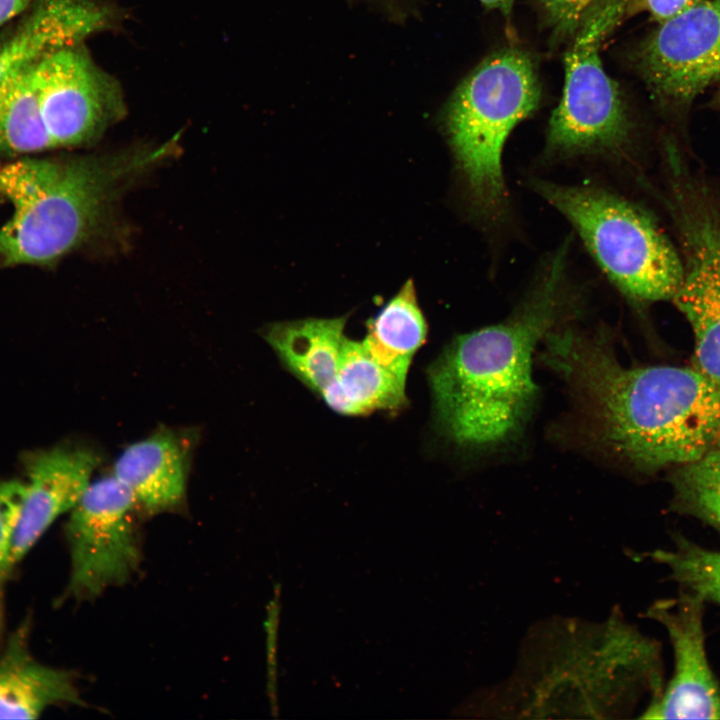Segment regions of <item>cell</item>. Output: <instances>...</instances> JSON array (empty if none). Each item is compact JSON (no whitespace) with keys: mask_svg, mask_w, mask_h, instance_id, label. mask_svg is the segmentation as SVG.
I'll list each match as a JSON object with an SVG mask.
<instances>
[{"mask_svg":"<svg viewBox=\"0 0 720 720\" xmlns=\"http://www.w3.org/2000/svg\"><path fill=\"white\" fill-rule=\"evenodd\" d=\"M37 63L0 80L2 152L23 154L53 148L40 111L36 81Z\"/></svg>","mask_w":720,"mask_h":720,"instance_id":"19","label":"cell"},{"mask_svg":"<svg viewBox=\"0 0 720 720\" xmlns=\"http://www.w3.org/2000/svg\"><path fill=\"white\" fill-rule=\"evenodd\" d=\"M486 8L497 10L509 22L515 0H479Z\"/></svg>","mask_w":720,"mask_h":720,"instance_id":"26","label":"cell"},{"mask_svg":"<svg viewBox=\"0 0 720 720\" xmlns=\"http://www.w3.org/2000/svg\"><path fill=\"white\" fill-rule=\"evenodd\" d=\"M137 503L113 474L90 482L69 512L68 596L88 599L127 582L139 568Z\"/></svg>","mask_w":720,"mask_h":720,"instance_id":"8","label":"cell"},{"mask_svg":"<svg viewBox=\"0 0 720 720\" xmlns=\"http://www.w3.org/2000/svg\"><path fill=\"white\" fill-rule=\"evenodd\" d=\"M59 704L84 702L71 672L45 665L30 653L25 625L0 654V719H35Z\"/></svg>","mask_w":720,"mask_h":720,"instance_id":"15","label":"cell"},{"mask_svg":"<svg viewBox=\"0 0 720 720\" xmlns=\"http://www.w3.org/2000/svg\"><path fill=\"white\" fill-rule=\"evenodd\" d=\"M641 76L665 104H689L720 80V0H702L659 23L636 55Z\"/></svg>","mask_w":720,"mask_h":720,"instance_id":"10","label":"cell"},{"mask_svg":"<svg viewBox=\"0 0 720 720\" xmlns=\"http://www.w3.org/2000/svg\"><path fill=\"white\" fill-rule=\"evenodd\" d=\"M114 21L113 9L95 0H35L15 31L0 42V80Z\"/></svg>","mask_w":720,"mask_h":720,"instance_id":"13","label":"cell"},{"mask_svg":"<svg viewBox=\"0 0 720 720\" xmlns=\"http://www.w3.org/2000/svg\"><path fill=\"white\" fill-rule=\"evenodd\" d=\"M348 315L271 323L263 337L282 365L318 396L334 380Z\"/></svg>","mask_w":720,"mask_h":720,"instance_id":"16","label":"cell"},{"mask_svg":"<svg viewBox=\"0 0 720 720\" xmlns=\"http://www.w3.org/2000/svg\"><path fill=\"white\" fill-rule=\"evenodd\" d=\"M569 243L544 262L504 321L455 337L427 368L436 424L461 449L493 451L523 432L536 400L532 356L539 342L579 312Z\"/></svg>","mask_w":720,"mask_h":720,"instance_id":"2","label":"cell"},{"mask_svg":"<svg viewBox=\"0 0 720 720\" xmlns=\"http://www.w3.org/2000/svg\"><path fill=\"white\" fill-rule=\"evenodd\" d=\"M717 99H718V102L720 103V86H719V91L717 93Z\"/></svg>","mask_w":720,"mask_h":720,"instance_id":"27","label":"cell"},{"mask_svg":"<svg viewBox=\"0 0 720 720\" xmlns=\"http://www.w3.org/2000/svg\"><path fill=\"white\" fill-rule=\"evenodd\" d=\"M704 601L682 590L656 601L647 616L661 623L674 652V674L641 718L720 719V687L709 665L703 630Z\"/></svg>","mask_w":720,"mask_h":720,"instance_id":"11","label":"cell"},{"mask_svg":"<svg viewBox=\"0 0 720 720\" xmlns=\"http://www.w3.org/2000/svg\"><path fill=\"white\" fill-rule=\"evenodd\" d=\"M702 0H629L626 16L647 12L659 23L695 6Z\"/></svg>","mask_w":720,"mask_h":720,"instance_id":"24","label":"cell"},{"mask_svg":"<svg viewBox=\"0 0 720 720\" xmlns=\"http://www.w3.org/2000/svg\"><path fill=\"white\" fill-rule=\"evenodd\" d=\"M26 495V482H0V594L14 568L12 546Z\"/></svg>","mask_w":720,"mask_h":720,"instance_id":"22","label":"cell"},{"mask_svg":"<svg viewBox=\"0 0 720 720\" xmlns=\"http://www.w3.org/2000/svg\"><path fill=\"white\" fill-rule=\"evenodd\" d=\"M25 463L28 481L12 546L14 567L51 524L76 505L100 457L88 448L56 447L32 453Z\"/></svg>","mask_w":720,"mask_h":720,"instance_id":"12","label":"cell"},{"mask_svg":"<svg viewBox=\"0 0 720 720\" xmlns=\"http://www.w3.org/2000/svg\"><path fill=\"white\" fill-rule=\"evenodd\" d=\"M667 168V202L683 266L672 301L694 334L693 367L720 384V199L682 158Z\"/></svg>","mask_w":720,"mask_h":720,"instance_id":"7","label":"cell"},{"mask_svg":"<svg viewBox=\"0 0 720 720\" xmlns=\"http://www.w3.org/2000/svg\"><path fill=\"white\" fill-rule=\"evenodd\" d=\"M542 360L569 388L590 442L656 471L720 446V384L696 368L626 367L600 334L567 323L545 338Z\"/></svg>","mask_w":720,"mask_h":720,"instance_id":"1","label":"cell"},{"mask_svg":"<svg viewBox=\"0 0 720 720\" xmlns=\"http://www.w3.org/2000/svg\"><path fill=\"white\" fill-rule=\"evenodd\" d=\"M190 448L184 436L160 430L126 447L112 474L129 489L138 508L167 511L183 502Z\"/></svg>","mask_w":720,"mask_h":720,"instance_id":"14","label":"cell"},{"mask_svg":"<svg viewBox=\"0 0 720 720\" xmlns=\"http://www.w3.org/2000/svg\"><path fill=\"white\" fill-rule=\"evenodd\" d=\"M652 558L665 565L682 590L720 605V551L703 548L683 536L672 550H656Z\"/></svg>","mask_w":720,"mask_h":720,"instance_id":"21","label":"cell"},{"mask_svg":"<svg viewBox=\"0 0 720 720\" xmlns=\"http://www.w3.org/2000/svg\"><path fill=\"white\" fill-rule=\"evenodd\" d=\"M532 189L574 228L610 282L634 303L672 301L683 278L679 252L653 218L597 184L534 179Z\"/></svg>","mask_w":720,"mask_h":720,"instance_id":"5","label":"cell"},{"mask_svg":"<svg viewBox=\"0 0 720 720\" xmlns=\"http://www.w3.org/2000/svg\"><path fill=\"white\" fill-rule=\"evenodd\" d=\"M362 340L370 355L406 382L412 359L425 343L428 326L411 279L366 322Z\"/></svg>","mask_w":720,"mask_h":720,"instance_id":"18","label":"cell"},{"mask_svg":"<svg viewBox=\"0 0 720 720\" xmlns=\"http://www.w3.org/2000/svg\"><path fill=\"white\" fill-rule=\"evenodd\" d=\"M35 0H0V27L26 12Z\"/></svg>","mask_w":720,"mask_h":720,"instance_id":"25","label":"cell"},{"mask_svg":"<svg viewBox=\"0 0 720 720\" xmlns=\"http://www.w3.org/2000/svg\"><path fill=\"white\" fill-rule=\"evenodd\" d=\"M596 0H539L546 23L555 39L574 34L585 11Z\"/></svg>","mask_w":720,"mask_h":720,"instance_id":"23","label":"cell"},{"mask_svg":"<svg viewBox=\"0 0 720 720\" xmlns=\"http://www.w3.org/2000/svg\"><path fill=\"white\" fill-rule=\"evenodd\" d=\"M178 138L72 159L24 158L0 167L13 213L0 227V261L49 264L105 232L120 194L178 151Z\"/></svg>","mask_w":720,"mask_h":720,"instance_id":"3","label":"cell"},{"mask_svg":"<svg viewBox=\"0 0 720 720\" xmlns=\"http://www.w3.org/2000/svg\"><path fill=\"white\" fill-rule=\"evenodd\" d=\"M628 2L596 0L572 35L562 97L546 134L545 154L552 160L626 155L632 123L621 90L603 67L600 49L626 16Z\"/></svg>","mask_w":720,"mask_h":720,"instance_id":"6","label":"cell"},{"mask_svg":"<svg viewBox=\"0 0 720 720\" xmlns=\"http://www.w3.org/2000/svg\"><path fill=\"white\" fill-rule=\"evenodd\" d=\"M671 483L672 508L720 532V446L677 467Z\"/></svg>","mask_w":720,"mask_h":720,"instance_id":"20","label":"cell"},{"mask_svg":"<svg viewBox=\"0 0 720 720\" xmlns=\"http://www.w3.org/2000/svg\"><path fill=\"white\" fill-rule=\"evenodd\" d=\"M36 81L53 148L91 144L126 114L118 82L80 43L44 56L36 65Z\"/></svg>","mask_w":720,"mask_h":720,"instance_id":"9","label":"cell"},{"mask_svg":"<svg viewBox=\"0 0 720 720\" xmlns=\"http://www.w3.org/2000/svg\"><path fill=\"white\" fill-rule=\"evenodd\" d=\"M540 100L532 57L508 46L477 65L446 105L444 128L468 203L488 227L503 224L510 212L502 164L507 139Z\"/></svg>","mask_w":720,"mask_h":720,"instance_id":"4","label":"cell"},{"mask_svg":"<svg viewBox=\"0 0 720 720\" xmlns=\"http://www.w3.org/2000/svg\"><path fill=\"white\" fill-rule=\"evenodd\" d=\"M405 386L370 355L362 340L346 338L336 376L319 397L341 415L361 416L404 407Z\"/></svg>","mask_w":720,"mask_h":720,"instance_id":"17","label":"cell"}]
</instances>
